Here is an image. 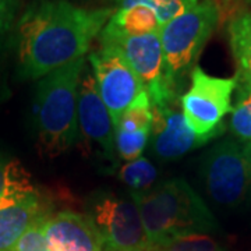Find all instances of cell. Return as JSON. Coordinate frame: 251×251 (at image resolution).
<instances>
[{"mask_svg":"<svg viewBox=\"0 0 251 251\" xmlns=\"http://www.w3.org/2000/svg\"><path fill=\"white\" fill-rule=\"evenodd\" d=\"M115 9H87L69 0L32 1L13 31L16 78L39 80L85 57Z\"/></svg>","mask_w":251,"mask_h":251,"instance_id":"1","label":"cell"},{"mask_svg":"<svg viewBox=\"0 0 251 251\" xmlns=\"http://www.w3.org/2000/svg\"><path fill=\"white\" fill-rule=\"evenodd\" d=\"M85 64V57H81L36 82L32 130L36 148L44 158L60 156L78 140V82Z\"/></svg>","mask_w":251,"mask_h":251,"instance_id":"2","label":"cell"},{"mask_svg":"<svg viewBox=\"0 0 251 251\" xmlns=\"http://www.w3.org/2000/svg\"><path fill=\"white\" fill-rule=\"evenodd\" d=\"M152 246L181 236L209 234L218 222L194 188L183 179H171L143 193L130 191Z\"/></svg>","mask_w":251,"mask_h":251,"instance_id":"3","label":"cell"},{"mask_svg":"<svg viewBox=\"0 0 251 251\" xmlns=\"http://www.w3.org/2000/svg\"><path fill=\"white\" fill-rule=\"evenodd\" d=\"M221 20V9L214 0H201L197 6L179 17L171 20L159 31L165 75L168 85L176 98L184 80L193 69L206 42L215 32Z\"/></svg>","mask_w":251,"mask_h":251,"instance_id":"4","label":"cell"},{"mask_svg":"<svg viewBox=\"0 0 251 251\" xmlns=\"http://www.w3.org/2000/svg\"><path fill=\"white\" fill-rule=\"evenodd\" d=\"M99 44L115 49L125 57L143 82L152 108L179 103L166 81L159 32L126 35L105 25L99 34Z\"/></svg>","mask_w":251,"mask_h":251,"instance_id":"5","label":"cell"},{"mask_svg":"<svg viewBox=\"0 0 251 251\" xmlns=\"http://www.w3.org/2000/svg\"><path fill=\"white\" fill-rule=\"evenodd\" d=\"M85 215L95 225L106 251H151L140 211L133 200L112 191H94L85 202Z\"/></svg>","mask_w":251,"mask_h":251,"instance_id":"6","label":"cell"},{"mask_svg":"<svg viewBox=\"0 0 251 251\" xmlns=\"http://www.w3.org/2000/svg\"><path fill=\"white\" fill-rule=\"evenodd\" d=\"M236 87V77H214L196 66L190 74L187 92L179 98V106L188 127L197 135L209 140L222 134V122L232 110V95Z\"/></svg>","mask_w":251,"mask_h":251,"instance_id":"7","label":"cell"},{"mask_svg":"<svg viewBox=\"0 0 251 251\" xmlns=\"http://www.w3.org/2000/svg\"><path fill=\"white\" fill-rule=\"evenodd\" d=\"M77 120L78 140L81 138L85 153L95 156L106 168L108 173L117 169L115 126L99 95L91 67L87 64L78 82Z\"/></svg>","mask_w":251,"mask_h":251,"instance_id":"8","label":"cell"},{"mask_svg":"<svg viewBox=\"0 0 251 251\" xmlns=\"http://www.w3.org/2000/svg\"><path fill=\"white\" fill-rule=\"evenodd\" d=\"M201 177L208 196L216 204L239 205L251 184V168L244 148L230 138L214 145L202 159Z\"/></svg>","mask_w":251,"mask_h":251,"instance_id":"9","label":"cell"},{"mask_svg":"<svg viewBox=\"0 0 251 251\" xmlns=\"http://www.w3.org/2000/svg\"><path fill=\"white\" fill-rule=\"evenodd\" d=\"M99 95L109 110L113 126L145 90L141 80L115 49L100 46L88 56Z\"/></svg>","mask_w":251,"mask_h":251,"instance_id":"10","label":"cell"},{"mask_svg":"<svg viewBox=\"0 0 251 251\" xmlns=\"http://www.w3.org/2000/svg\"><path fill=\"white\" fill-rule=\"evenodd\" d=\"M152 133L150 141L152 155L158 161H177L193 150L211 141L209 138L197 135L188 127L176 105L152 108Z\"/></svg>","mask_w":251,"mask_h":251,"instance_id":"11","label":"cell"},{"mask_svg":"<svg viewBox=\"0 0 251 251\" xmlns=\"http://www.w3.org/2000/svg\"><path fill=\"white\" fill-rule=\"evenodd\" d=\"M41 227L52 251H103V242L85 214L60 211L41 218Z\"/></svg>","mask_w":251,"mask_h":251,"instance_id":"12","label":"cell"},{"mask_svg":"<svg viewBox=\"0 0 251 251\" xmlns=\"http://www.w3.org/2000/svg\"><path fill=\"white\" fill-rule=\"evenodd\" d=\"M36 190L0 196V251H11L20 237L44 216Z\"/></svg>","mask_w":251,"mask_h":251,"instance_id":"13","label":"cell"},{"mask_svg":"<svg viewBox=\"0 0 251 251\" xmlns=\"http://www.w3.org/2000/svg\"><path fill=\"white\" fill-rule=\"evenodd\" d=\"M227 36L237 66V84L251 87V11H240L230 18Z\"/></svg>","mask_w":251,"mask_h":251,"instance_id":"14","label":"cell"},{"mask_svg":"<svg viewBox=\"0 0 251 251\" xmlns=\"http://www.w3.org/2000/svg\"><path fill=\"white\" fill-rule=\"evenodd\" d=\"M106 25L126 35H145L161 31V23L152 10L145 6L115 9Z\"/></svg>","mask_w":251,"mask_h":251,"instance_id":"15","label":"cell"},{"mask_svg":"<svg viewBox=\"0 0 251 251\" xmlns=\"http://www.w3.org/2000/svg\"><path fill=\"white\" fill-rule=\"evenodd\" d=\"M117 177L133 193H143L152 188L158 179V169L145 156H140L122 165L117 171Z\"/></svg>","mask_w":251,"mask_h":251,"instance_id":"16","label":"cell"},{"mask_svg":"<svg viewBox=\"0 0 251 251\" xmlns=\"http://www.w3.org/2000/svg\"><path fill=\"white\" fill-rule=\"evenodd\" d=\"M35 190L31 183V176L21 162L0 151V196Z\"/></svg>","mask_w":251,"mask_h":251,"instance_id":"17","label":"cell"},{"mask_svg":"<svg viewBox=\"0 0 251 251\" xmlns=\"http://www.w3.org/2000/svg\"><path fill=\"white\" fill-rule=\"evenodd\" d=\"M236 97L229 127L237 140L249 144L251 143V87L237 84Z\"/></svg>","mask_w":251,"mask_h":251,"instance_id":"18","label":"cell"},{"mask_svg":"<svg viewBox=\"0 0 251 251\" xmlns=\"http://www.w3.org/2000/svg\"><path fill=\"white\" fill-rule=\"evenodd\" d=\"M201 0H115L116 7H130V6H145L156 14L161 25L163 27L171 20L179 17L194 6H197Z\"/></svg>","mask_w":251,"mask_h":251,"instance_id":"19","label":"cell"},{"mask_svg":"<svg viewBox=\"0 0 251 251\" xmlns=\"http://www.w3.org/2000/svg\"><path fill=\"white\" fill-rule=\"evenodd\" d=\"M151 133L152 130H115L116 155L125 162H131L143 156V152L151 140Z\"/></svg>","mask_w":251,"mask_h":251,"instance_id":"20","label":"cell"},{"mask_svg":"<svg viewBox=\"0 0 251 251\" xmlns=\"http://www.w3.org/2000/svg\"><path fill=\"white\" fill-rule=\"evenodd\" d=\"M151 251H224V249L209 234H190L152 246Z\"/></svg>","mask_w":251,"mask_h":251,"instance_id":"21","label":"cell"},{"mask_svg":"<svg viewBox=\"0 0 251 251\" xmlns=\"http://www.w3.org/2000/svg\"><path fill=\"white\" fill-rule=\"evenodd\" d=\"M13 34L0 38V105L11 97L9 85V59L13 52Z\"/></svg>","mask_w":251,"mask_h":251,"instance_id":"22","label":"cell"},{"mask_svg":"<svg viewBox=\"0 0 251 251\" xmlns=\"http://www.w3.org/2000/svg\"><path fill=\"white\" fill-rule=\"evenodd\" d=\"M46 215V214H45ZM42 218V216H41ZM41 218L20 237L11 251H52L41 227Z\"/></svg>","mask_w":251,"mask_h":251,"instance_id":"23","label":"cell"},{"mask_svg":"<svg viewBox=\"0 0 251 251\" xmlns=\"http://www.w3.org/2000/svg\"><path fill=\"white\" fill-rule=\"evenodd\" d=\"M20 0H0V38L13 34L17 24Z\"/></svg>","mask_w":251,"mask_h":251,"instance_id":"24","label":"cell"},{"mask_svg":"<svg viewBox=\"0 0 251 251\" xmlns=\"http://www.w3.org/2000/svg\"><path fill=\"white\" fill-rule=\"evenodd\" d=\"M244 151H246V155H247V159H249V163H250L251 168V143H249L244 147Z\"/></svg>","mask_w":251,"mask_h":251,"instance_id":"25","label":"cell"},{"mask_svg":"<svg viewBox=\"0 0 251 251\" xmlns=\"http://www.w3.org/2000/svg\"><path fill=\"white\" fill-rule=\"evenodd\" d=\"M247 1H249V4H250V6H251V0H247Z\"/></svg>","mask_w":251,"mask_h":251,"instance_id":"26","label":"cell"},{"mask_svg":"<svg viewBox=\"0 0 251 251\" xmlns=\"http://www.w3.org/2000/svg\"><path fill=\"white\" fill-rule=\"evenodd\" d=\"M225 1H229V0H225Z\"/></svg>","mask_w":251,"mask_h":251,"instance_id":"27","label":"cell"}]
</instances>
